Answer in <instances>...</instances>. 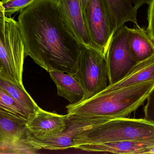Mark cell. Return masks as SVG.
Here are the masks:
<instances>
[{
    "instance_id": "obj_1",
    "label": "cell",
    "mask_w": 154,
    "mask_h": 154,
    "mask_svg": "<svg viewBox=\"0 0 154 154\" xmlns=\"http://www.w3.org/2000/svg\"><path fill=\"white\" fill-rule=\"evenodd\" d=\"M25 57L48 72L74 75L82 44L55 0H35L20 11Z\"/></svg>"
},
{
    "instance_id": "obj_2",
    "label": "cell",
    "mask_w": 154,
    "mask_h": 154,
    "mask_svg": "<svg viewBox=\"0 0 154 154\" xmlns=\"http://www.w3.org/2000/svg\"><path fill=\"white\" fill-rule=\"evenodd\" d=\"M154 88V80L94 96L66 106L68 115L104 123L126 117L143 105Z\"/></svg>"
},
{
    "instance_id": "obj_3",
    "label": "cell",
    "mask_w": 154,
    "mask_h": 154,
    "mask_svg": "<svg viewBox=\"0 0 154 154\" xmlns=\"http://www.w3.org/2000/svg\"><path fill=\"white\" fill-rule=\"evenodd\" d=\"M154 141V124L145 119L114 118L79 132L75 146L114 141Z\"/></svg>"
},
{
    "instance_id": "obj_4",
    "label": "cell",
    "mask_w": 154,
    "mask_h": 154,
    "mask_svg": "<svg viewBox=\"0 0 154 154\" xmlns=\"http://www.w3.org/2000/svg\"><path fill=\"white\" fill-rule=\"evenodd\" d=\"M24 44L18 22L5 14L0 1L1 73L12 82L23 85Z\"/></svg>"
},
{
    "instance_id": "obj_5",
    "label": "cell",
    "mask_w": 154,
    "mask_h": 154,
    "mask_svg": "<svg viewBox=\"0 0 154 154\" xmlns=\"http://www.w3.org/2000/svg\"><path fill=\"white\" fill-rule=\"evenodd\" d=\"M74 76L85 91L82 101L106 89L109 85L106 54L94 45H82L78 69Z\"/></svg>"
},
{
    "instance_id": "obj_6",
    "label": "cell",
    "mask_w": 154,
    "mask_h": 154,
    "mask_svg": "<svg viewBox=\"0 0 154 154\" xmlns=\"http://www.w3.org/2000/svg\"><path fill=\"white\" fill-rule=\"evenodd\" d=\"M83 16L91 43L106 54L117 31L116 22L106 0H88Z\"/></svg>"
},
{
    "instance_id": "obj_7",
    "label": "cell",
    "mask_w": 154,
    "mask_h": 154,
    "mask_svg": "<svg viewBox=\"0 0 154 154\" xmlns=\"http://www.w3.org/2000/svg\"><path fill=\"white\" fill-rule=\"evenodd\" d=\"M106 57L109 86L121 80L137 63L129 49L128 27L123 25L114 33Z\"/></svg>"
},
{
    "instance_id": "obj_8",
    "label": "cell",
    "mask_w": 154,
    "mask_h": 154,
    "mask_svg": "<svg viewBox=\"0 0 154 154\" xmlns=\"http://www.w3.org/2000/svg\"><path fill=\"white\" fill-rule=\"evenodd\" d=\"M67 121V115L51 113L40 108L27 122L26 142L43 140L59 135L66 128Z\"/></svg>"
},
{
    "instance_id": "obj_9",
    "label": "cell",
    "mask_w": 154,
    "mask_h": 154,
    "mask_svg": "<svg viewBox=\"0 0 154 154\" xmlns=\"http://www.w3.org/2000/svg\"><path fill=\"white\" fill-rule=\"evenodd\" d=\"M67 115V127L63 133L52 138L29 141L28 143L38 151L42 149L63 150L74 148V139L78 133L103 123L93 119L80 118L68 114Z\"/></svg>"
},
{
    "instance_id": "obj_10",
    "label": "cell",
    "mask_w": 154,
    "mask_h": 154,
    "mask_svg": "<svg viewBox=\"0 0 154 154\" xmlns=\"http://www.w3.org/2000/svg\"><path fill=\"white\" fill-rule=\"evenodd\" d=\"M154 147V141H114L97 144L79 145L74 148L92 152L114 154H148Z\"/></svg>"
},
{
    "instance_id": "obj_11",
    "label": "cell",
    "mask_w": 154,
    "mask_h": 154,
    "mask_svg": "<svg viewBox=\"0 0 154 154\" xmlns=\"http://www.w3.org/2000/svg\"><path fill=\"white\" fill-rule=\"evenodd\" d=\"M48 72L57 86L58 96L66 99L70 104L82 101L85 91L74 75L55 70L50 71Z\"/></svg>"
},
{
    "instance_id": "obj_12",
    "label": "cell",
    "mask_w": 154,
    "mask_h": 154,
    "mask_svg": "<svg viewBox=\"0 0 154 154\" xmlns=\"http://www.w3.org/2000/svg\"><path fill=\"white\" fill-rule=\"evenodd\" d=\"M82 45H92L88 36L79 0H55Z\"/></svg>"
},
{
    "instance_id": "obj_13",
    "label": "cell",
    "mask_w": 154,
    "mask_h": 154,
    "mask_svg": "<svg viewBox=\"0 0 154 154\" xmlns=\"http://www.w3.org/2000/svg\"><path fill=\"white\" fill-rule=\"evenodd\" d=\"M128 45L132 58L137 63L154 55L153 41L147 31L138 25L128 28Z\"/></svg>"
},
{
    "instance_id": "obj_14",
    "label": "cell",
    "mask_w": 154,
    "mask_h": 154,
    "mask_svg": "<svg viewBox=\"0 0 154 154\" xmlns=\"http://www.w3.org/2000/svg\"><path fill=\"white\" fill-rule=\"evenodd\" d=\"M153 80H154V55L145 60L137 63L121 80L116 84L109 85L98 94L107 93Z\"/></svg>"
},
{
    "instance_id": "obj_15",
    "label": "cell",
    "mask_w": 154,
    "mask_h": 154,
    "mask_svg": "<svg viewBox=\"0 0 154 154\" xmlns=\"http://www.w3.org/2000/svg\"><path fill=\"white\" fill-rule=\"evenodd\" d=\"M28 120L0 111V143L26 141Z\"/></svg>"
},
{
    "instance_id": "obj_16",
    "label": "cell",
    "mask_w": 154,
    "mask_h": 154,
    "mask_svg": "<svg viewBox=\"0 0 154 154\" xmlns=\"http://www.w3.org/2000/svg\"><path fill=\"white\" fill-rule=\"evenodd\" d=\"M116 20L117 30L126 22L137 24L138 9L151 0H106Z\"/></svg>"
},
{
    "instance_id": "obj_17",
    "label": "cell",
    "mask_w": 154,
    "mask_h": 154,
    "mask_svg": "<svg viewBox=\"0 0 154 154\" xmlns=\"http://www.w3.org/2000/svg\"><path fill=\"white\" fill-rule=\"evenodd\" d=\"M0 86L16 102L32 113L40 107L28 93L23 85H19L6 78L0 73Z\"/></svg>"
},
{
    "instance_id": "obj_18",
    "label": "cell",
    "mask_w": 154,
    "mask_h": 154,
    "mask_svg": "<svg viewBox=\"0 0 154 154\" xmlns=\"http://www.w3.org/2000/svg\"><path fill=\"white\" fill-rule=\"evenodd\" d=\"M0 111L29 120L35 114L22 106L0 86Z\"/></svg>"
},
{
    "instance_id": "obj_19",
    "label": "cell",
    "mask_w": 154,
    "mask_h": 154,
    "mask_svg": "<svg viewBox=\"0 0 154 154\" xmlns=\"http://www.w3.org/2000/svg\"><path fill=\"white\" fill-rule=\"evenodd\" d=\"M35 0H2L1 1L5 14L7 17L17 12L26 7Z\"/></svg>"
},
{
    "instance_id": "obj_20",
    "label": "cell",
    "mask_w": 154,
    "mask_h": 154,
    "mask_svg": "<svg viewBox=\"0 0 154 154\" xmlns=\"http://www.w3.org/2000/svg\"><path fill=\"white\" fill-rule=\"evenodd\" d=\"M147 102L144 108L146 120L154 124V88L147 98Z\"/></svg>"
},
{
    "instance_id": "obj_21",
    "label": "cell",
    "mask_w": 154,
    "mask_h": 154,
    "mask_svg": "<svg viewBox=\"0 0 154 154\" xmlns=\"http://www.w3.org/2000/svg\"><path fill=\"white\" fill-rule=\"evenodd\" d=\"M148 11V25L147 32L154 42V0L149 2Z\"/></svg>"
},
{
    "instance_id": "obj_22",
    "label": "cell",
    "mask_w": 154,
    "mask_h": 154,
    "mask_svg": "<svg viewBox=\"0 0 154 154\" xmlns=\"http://www.w3.org/2000/svg\"><path fill=\"white\" fill-rule=\"evenodd\" d=\"M79 1L82 11V14H83L88 0H79Z\"/></svg>"
},
{
    "instance_id": "obj_23",
    "label": "cell",
    "mask_w": 154,
    "mask_h": 154,
    "mask_svg": "<svg viewBox=\"0 0 154 154\" xmlns=\"http://www.w3.org/2000/svg\"><path fill=\"white\" fill-rule=\"evenodd\" d=\"M148 154H154V147L152 148V149L149 151V153Z\"/></svg>"
},
{
    "instance_id": "obj_24",
    "label": "cell",
    "mask_w": 154,
    "mask_h": 154,
    "mask_svg": "<svg viewBox=\"0 0 154 154\" xmlns=\"http://www.w3.org/2000/svg\"><path fill=\"white\" fill-rule=\"evenodd\" d=\"M2 66H1V64H0V73H1V71H2Z\"/></svg>"
}]
</instances>
